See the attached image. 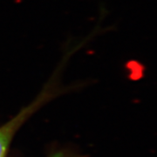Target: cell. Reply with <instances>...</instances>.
<instances>
[{
    "mask_svg": "<svg viewBox=\"0 0 157 157\" xmlns=\"http://www.w3.org/2000/svg\"><path fill=\"white\" fill-rule=\"evenodd\" d=\"M51 157H67V156H66V155H65L64 153H62V152H58V153H56V154L52 155Z\"/></svg>",
    "mask_w": 157,
    "mask_h": 157,
    "instance_id": "7a4b0ae2",
    "label": "cell"
},
{
    "mask_svg": "<svg viewBox=\"0 0 157 157\" xmlns=\"http://www.w3.org/2000/svg\"><path fill=\"white\" fill-rule=\"evenodd\" d=\"M53 83L52 86H47L43 92L38 96V98L35 101L31 103L28 107H25L22 109L18 114H17L13 119H11L10 121L6 122L5 125L0 127V157L6 156V152L8 149V147L11 143V140L17 132V130L33 113L39 107H41L45 101H48L50 98L52 97L53 94Z\"/></svg>",
    "mask_w": 157,
    "mask_h": 157,
    "instance_id": "6da1fadb",
    "label": "cell"
}]
</instances>
